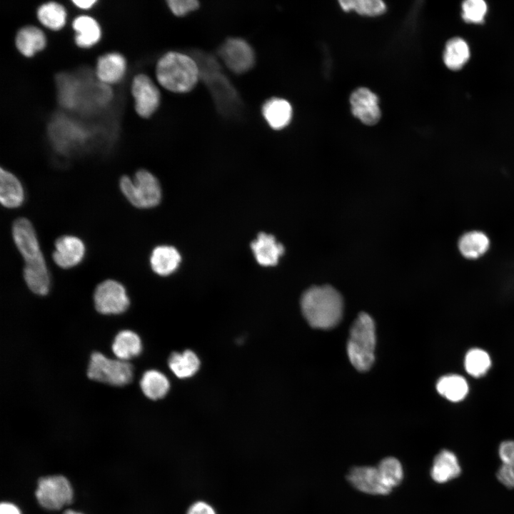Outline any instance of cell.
Here are the masks:
<instances>
[{
	"instance_id": "15",
	"label": "cell",
	"mask_w": 514,
	"mask_h": 514,
	"mask_svg": "<svg viewBox=\"0 0 514 514\" xmlns=\"http://www.w3.org/2000/svg\"><path fill=\"white\" fill-rule=\"evenodd\" d=\"M251 248L257 262L263 266L276 265L284 252L283 246L278 243L273 236L263 232L258 235Z\"/></svg>"
},
{
	"instance_id": "4",
	"label": "cell",
	"mask_w": 514,
	"mask_h": 514,
	"mask_svg": "<svg viewBox=\"0 0 514 514\" xmlns=\"http://www.w3.org/2000/svg\"><path fill=\"white\" fill-rule=\"evenodd\" d=\"M376 343L375 323L366 313H360L353 322L347 343V353L353 366L366 371L375 360Z\"/></svg>"
},
{
	"instance_id": "17",
	"label": "cell",
	"mask_w": 514,
	"mask_h": 514,
	"mask_svg": "<svg viewBox=\"0 0 514 514\" xmlns=\"http://www.w3.org/2000/svg\"><path fill=\"white\" fill-rule=\"evenodd\" d=\"M292 114L290 103L281 98H271L262 107L263 118L274 130H281L287 126L291 121Z\"/></svg>"
},
{
	"instance_id": "5",
	"label": "cell",
	"mask_w": 514,
	"mask_h": 514,
	"mask_svg": "<svg viewBox=\"0 0 514 514\" xmlns=\"http://www.w3.org/2000/svg\"><path fill=\"white\" fill-rule=\"evenodd\" d=\"M119 186L126 198L137 208H153L161 201L160 183L158 179L146 170L138 171L133 180L128 176H123Z\"/></svg>"
},
{
	"instance_id": "10",
	"label": "cell",
	"mask_w": 514,
	"mask_h": 514,
	"mask_svg": "<svg viewBox=\"0 0 514 514\" xmlns=\"http://www.w3.org/2000/svg\"><path fill=\"white\" fill-rule=\"evenodd\" d=\"M131 94L134 99V109L142 118H149L158 109L161 94L151 80L144 74L134 76L131 84Z\"/></svg>"
},
{
	"instance_id": "9",
	"label": "cell",
	"mask_w": 514,
	"mask_h": 514,
	"mask_svg": "<svg viewBox=\"0 0 514 514\" xmlns=\"http://www.w3.org/2000/svg\"><path fill=\"white\" fill-rule=\"evenodd\" d=\"M218 54L225 65L236 74L248 71L255 63L252 47L241 38L228 39L220 46Z\"/></svg>"
},
{
	"instance_id": "29",
	"label": "cell",
	"mask_w": 514,
	"mask_h": 514,
	"mask_svg": "<svg viewBox=\"0 0 514 514\" xmlns=\"http://www.w3.org/2000/svg\"><path fill=\"white\" fill-rule=\"evenodd\" d=\"M491 366L488 353L478 348L469 350L465 356L464 366L468 374L473 377L484 376Z\"/></svg>"
},
{
	"instance_id": "8",
	"label": "cell",
	"mask_w": 514,
	"mask_h": 514,
	"mask_svg": "<svg viewBox=\"0 0 514 514\" xmlns=\"http://www.w3.org/2000/svg\"><path fill=\"white\" fill-rule=\"evenodd\" d=\"M94 306L103 314H119L128 307L130 301L124 286L108 279L99 283L94 293Z\"/></svg>"
},
{
	"instance_id": "35",
	"label": "cell",
	"mask_w": 514,
	"mask_h": 514,
	"mask_svg": "<svg viewBox=\"0 0 514 514\" xmlns=\"http://www.w3.org/2000/svg\"><path fill=\"white\" fill-rule=\"evenodd\" d=\"M498 455L502 463L514 461V440H508L502 442L498 448Z\"/></svg>"
},
{
	"instance_id": "16",
	"label": "cell",
	"mask_w": 514,
	"mask_h": 514,
	"mask_svg": "<svg viewBox=\"0 0 514 514\" xmlns=\"http://www.w3.org/2000/svg\"><path fill=\"white\" fill-rule=\"evenodd\" d=\"M460 473L461 467L453 451L443 449L435 456L430 470V476L435 482L445 483L456 478Z\"/></svg>"
},
{
	"instance_id": "18",
	"label": "cell",
	"mask_w": 514,
	"mask_h": 514,
	"mask_svg": "<svg viewBox=\"0 0 514 514\" xmlns=\"http://www.w3.org/2000/svg\"><path fill=\"white\" fill-rule=\"evenodd\" d=\"M24 191L21 183L12 173L1 168L0 201L6 208H15L21 206L24 201Z\"/></svg>"
},
{
	"instance_id": "3",
	"label": "cell",
	"mask_w": 514,
	"mask_h": 514,
	"mask_svg": "<svg viewBox=\"0 0 514 514\" xmlns=\"http://www.w3.org/2000/svg\"><path fill=\"white\" fill-rule=\"evenodd\" d=\"M158 82L174 93H186L196 85L200 77L198 63L189 56L169 51L163 54L156 66Z\"/></svg>"
},
{
	"instance_id": "26",
	"label": "cell",
	"mask_w": 514,
	"mask_h": 514,
	"mask_svg": "<svg viewBox=\"0 0 514 514\" xmlns=\"http://www.w3.org/2000/svg\"><path fill=\"white\" fill-rule=\"evenodd\" d=\"M140 386L147 398L157 400L167 394L170 388V383L167 377L161 372L149 370L143 374Z\"/></svg>"
},
{
	"instance_id": "11",
	"label": "cell",
	"mask_w": 514,
	"mask_h": 514,
	"mask_svg": "<svg viewBox=\"0 0 514 514\" xmlns=\"http://www.w3.org/2000/svg\"><path fill=\"white\" fill-rule=\"evenodd\" d=\"M350 104L352 114L363 124H376L381 116L378 97L366 87L358 88L351 94Z\"/></svg>"
},
{
	"instance_id": "20",
	"label": "cell",
	"mask_w": 514,
	"mask_h": 514,
	"mask_svg": "<svg viewBox=\"0 0 514 514\" xmlns=\"http://www.w3.org/2000/svg\"><path fill=\"white\" fill-rule=\"evenodd\" d=\"M72 26L76 31L75 43L80 48H90L96 44L101 39V27L97 21L91 16H77L74 19Z\"/></svg>"
},
{
	"instance_id": "21",
	"label": "cell",
	"mask_w": 514,
	"mask_h": 514,
	"mask_svg": "<svg viewBox=\"0 0 514 514\" xmlns=\"http://www.w3.org/2000/svg\"><path fill=\"white\" fill-rule=\"evenodd\" d=\"M181 258L178 251L173 246H158L156 247L150 256L152 270L160 276L173 273L178 267Z\"/></svg>"
},
{
	"instance_id": "14",
	"label": "cell",
	"mask_w": 514,
	"mask_h": 514,
	"mask_svg": "<svg viewBox=\"0 0 514 514\" xmlns=\"http://www.w3.org/2000/svg\"><path fill=\"white\" fill-rule=\"evenodd\" d=\"M126 71V61L118 52L106 53L99 57L96 74L103 84H113L122 79Z\"/></svg>"
},
{
	"instance_id": "39",
	"label": "cell",
	"mask_w": 514,
	"mask_h": 514,
	"mask_svg": "<svg viewBox=\"0 0 514 514\" xmlns=\"http://www.w3.org/2000/svg\"><path fill=\"white\" fill-rule=\"evenodd\" d=\"M62 514H84L81 512L72 510V509H66L65 510Z\"/></svg>"
},
{
	"instance_id": "6",
	"label": "cell",
	"mask_w": 514,
	"mask_h": 514,
	"mask_svg": "<svg viewBox=\"0 0 514 514\" xmlns=\"http://www.w3.org/2000/svg\"><path fill=\"white\" fill-rule=\"evenodd\" d=\"M74 495L71 483L62 475L43 476L37 481L36 499L47 510L56 511L70 505Z\"/></svg>"
},
{
	"instance_id": "24",
	"label": "cell",
	"mask_w": 514,
	"mask_h": 514,
	"mask_svg": "<svg viewBox=\"0 0 514 514\" xmlns=\"http://www.w3.org/2000/svg\"><path fill=\"white\" fill-rule=\"evenodd\" d=\"M436 390L440 395L452 402L463 400L468 393L466 380L456 374L442 376L436 383Z\"/></svg>"
},
{
	"instance_id": "23",
	"label": "cell",
	"mask_w": 514,
	"mask_h": 514,
	"mask_svg": "<svg viewBox=\"0 0 514 514\" xmlns=\"http://www.w3.org/2000/svg\"><path fill=\"white\" fill-rule=\"evenodd\" d=\"M458 245L460 252L465 258L475 259L488 250L490 241L483 232L473 231L463 234Z\"/></svg>"
},
{
	"instance_id": "34",
	"label": "cell",
	"mask_w": 514,
	"mask_h": 514,
	"mask_svg": "<svg viewBox=\"0 0 514 514\" xmlns=\"http://www.w3.org/2000/svg\"><path fill=\"white\" fill-rule=\"evenodd\" d=\"M496 476L503 485L508 488H514V461L502 463Z\"/></svg>"
},
{
	"instance_id": "28",
	"label": "cell",
	"mask_w": 514,
	"mask_h": 514,
	"mask_svg": "<svg viewBox=\"0 0 514 514\" xmlns=\"http://www.w3.org/2000/svg\"><path fill=\"white\" fill-rule=\"evenodd\" d=\"M36 14L40 23L51 30H59L66 24V11L61 4L55 1L41 4Z\"/></svg>"
},
{
	"instance_id": "33",
	"label": "cell",
	"mask_w": 514,
	"mask_h": 514,
	"mask_svg": "<svg viewBox=\"0 0 514 514\" xmlns=\"http://www.w3.org/2000/svg\"><path fill=\"white\" fill-rule=\"evenodd\" d=\"M168 6L172 13L177 16H182L199 7V2L196 0H169Z\"/></svg>"
},
{
	"instance_id": "25",
	"label": "cell",
	"mask_w": 514,
	"mask_h": 514,
	"mask_svg": "<svg viewBox=\"0 0 514 514\" xmlns=\"http://www.w3.org/2000/svg\"><path fill=\"white\" fill-rule=\"evenodd\" d=\"M168 366L173 374L179 378L193 376L200 368V360L190 350L173 353L168 358Z\"/></svg>"
},
{
	"instance_id": "32",
	"label": "cell",
	"mask_w": 514,
	"mask_h": 514,
	"mask_svg": "<svg viewBox=\"0 0 514 514\" xmlns=\"http://www.w3.org/2000/svg\"><path fill=\"white\" fill-rule=\"evenodd\" d=\"M462 17L466 22L481 23L487 11L486 3L483 0H468L462 4Z\"/></svg>"
},
{
	"instance_id": "31",
	"label": "cell",
	"mask_w": 514,
	"mask_h": 514,
	"mask_svg": "<svg viewBox=\"0 0 514 514\" xmlns=\"http://www.w3.org/2000/svg\"><path fill=\"white\" fill-rule=\"evenodd\" d=\"M339 4L345 11L353 10L359 14L370 16L381 15L386 10L385 3L381 0H341Z\"/></svg>"
},
{
	"instance_id": "13",
	"label": "cell",
	"mask_w": 514,
	"mask_h": 514,
	"mask_svg": "<svg viewBox=\"0 0 514 514\" xmlns=\"http://www.w3.org/2000/svg\"><path fill=\"white\" fill-rule=\"evenodd\" d=\"M349 483L357 490L372 495H387V488L377 467L357 466L351 468L347 475Z\"/></svg>"
},
{
	"instance_id": "2",
	"label": "cell",
	"mask_w": 514,
	"mask_h": 514,
	"mask_svg": "<svg viewBox=\"0 0 514 514\" xmlns=\"http://www.w3.org/2000/svg\"><path fill=\"white\" fill-rule=\"evenodd\" d=\"M301 307L311 326L330 329L342 318L343 301L339 292L332 286H313L303 293Z\"/></svg>"
},
{
	"instance_id": "30",
	"label": "cell",
	"mask_w": 514,
	"mask_h": 514,
	"mask_svg": "<svg viewBox=\"0 0 514 514\" xmlns=\"http://www.w3.org/2000/svg\"><path fill=\"white\" fill-rule=\"evenodd\" d=\"M378 470L385 486L390 491L400 484L403 472L400 461L394 457L383 458L377 466Z\"/></svg>"
},
{
	"instance_id": "12",
	"label": "cell",
	"mask_w": 514,
	"mask_h": 514,
	"mask_svg": "<svg viewBox=\"0 0 514 514\" xmlns=\"http://www.w3.org/2000/svg\"><path fill=\"white\" fill-rule=\"evenodd\" d=\"M52 256L55 263L61 268H71L79 264L85 256L86 247L78 237L65 235L54 243Z\"/></svg>"
},
{
	"instance_id": "19",
	"label": "cell",
	"mask_w": 514,
	"mask_h": 514,
	"mask_svg": "<svg viewBox=\"0 0 514 514\" xmlns=\"http://www.w3.org/2000/svg\"><path fill=\"white\" fill-rule=\"evenodd\" d=\"M15 44L18 51L26 57H31L36 52L44 49L46 38L39 28L34 26H26L20 29L15 38Z\"/></svg>"
},
{
	"instance_id": "7",
	"label": "cell",
	"mask_w": 514,
	"mask_h": 514,
	"mask_svg": "<svg viewBox=\"0 0 514 514\" xmlns=\"http://www.w3.org/2000/svg\"><path fill=\"white\" fill-rule=\"evenodd\" d=\"M87 376L94 381L121 386L131 382L133 369L127 361L110 359L101 353L95 352L91 356Z\"/></svg>"
},
{
	"instance_id": "36",
	"label": "cell",
	"mask_w": 514,
	"mask_h": 514,
	"mask_svg": "<svg viewBox=\"0 0 514 514\" xmlns=\"http://www.w3.org/2000/svg\"><path fill=\"white\" fill-rule=\"evenodd\" d=\"M187 514H216V513L208 504L197 502L189 508Z\"/></svg>"
},
{
	"instance_id": "27",
	"label": "cell",
	"mask_w": 514,
	"mask_h": 514,
	"mask_svg": "<svg viewBox=\"0 0 514 514\" xmlns=\"http://www.w3.org/2000/svg\"><path fill=\"white\" fill-rule=\"evenodd\" d=\"M470 57V50L468 44L461 38L455 37L449 39L443 54V61L445 66L451 70L461 69Z\"/></svg>"
},
{
	"instance_id": "22",
	"label": "cell",
	"mask_w": 514,
	"mask_h": 514,
	"mask_svg": "<svg viewBox=\"0 0 514 514\" xmlns=\"http://www.w3.org/2000/svg\"><path fill=\"white\" fill-rule=\"evenodd\" d=\"M111 348L118 359L126 361L140 354L142 350V343L141 338L136 333L124 330L116 336Z\"/></svg>"
},
{
	"instance_id": "1",
	"label": "cell",
	"mask_w": 514,
	"mask_h": 514,
	"mask_svg": "<svg viewBox=\"0 0 514 514\" xmlns=\"http://www.w3.org/2000/svg\"><path fill=\"white\" fill-rule=\"evenodd\" d=\"M12 236L25 262L24 278L27 286L37 295H46L50 288V275L31 223L26 218L15 220Z\"/></svg>"
},
{
	"instance_id": "37",
	"label": "cell",
	"mask_w": 514,
	"mask_h": 514,
	"mask_svg": "<svg viewBox=\"0 0 514 514\" xmlns=\"http://www.w3.org/2000/svg\"><path fill=\"white\" fill-rule=\"evenodd\" d=\"M0 514H21V512L15 504L2 502L0 505Z\"/></svg>"
},
{
	"instance_id": "38",
	"label": "cell",
	"mask_w": 514,
	"mask_h": 514,
	"mask_svg": "<svg viewBox=\"0 0 514 514\" xmlns=\"http://www.w3.org/2000/svg\"><path fill=\"white\" fill-rule=\"evenodd\" d=\"M72 2L76 7L86 10L91 9L97 1L96 0H75Z\"/></svg>"
}]
</instances>
